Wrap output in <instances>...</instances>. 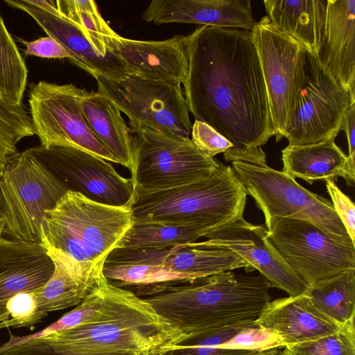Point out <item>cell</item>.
Listing matches in <instances>:
<instances>
[{"label":"cell","mask_w":355,"mask_h":355,"mask_svg":"<svg viewBox=\"0 0 355 355\" xmlns=\"http://www.w3.org/2000/svg\"><path fill=\"white\" fill-rule=\"evenodd\" d=\"M187 44L189 111L232 144L226 162L267 166L261 146L275 131L252 31L202 26L187 35Z\"/></svg>","instance_id":"1"},{"label":"cell","mask_w":355,"mask_h":355,"mask_svg":"<svg viewBox=\"0 0 355 355\" xmlns=\"http://www.w3.org/2000/svg\"><path fill=\"white\" fill-rule=\"evenodd\" d=\"M271 288L261 274L226 271L189 282L139 286L136 294L186 335L255 321L270 301Z\"/></svg>","instance_id":"2"},{"label":"cell","mask_w":355,"mask_h":355,"mask_svg":"<svg viewBox=\"0 0 355 355\" xmlns=\"http://www.w3.org/2000/svg\"><path fill=\"white\" fill-rule=\"evenodd\" d=\"M104 299L96 316L86 323L45 336L79 351L156 354L182 336L135 293L105 278Z\"/></svg>","instance_id":"3"},{"label":"cell","mask_w":355,"mask_h":355,"mask_svg":"<svg viewBox=\"0 0 355 355\" xmlns=\"http://www.w3.org/2000/svg\"><path fill=\"white\" fill-rule=\"evenodd\" d=\"M247 196L232 167L221 163L212 173L185 184L134 187L129 205L135 218L214 229L243 216Z\"/></svg>","instance_id":"4"},{"label":"cell","mask_w":355,"mask_h":355,"mask_svg":"<svg viewBox=\"0 0 355 355\" xmlns=\"http://www.w3.org/2000/svg\"><path fill=\"white\" fill-rule=\"evenodd\" d=\"M60 179L28 149L19 152L0 175V220L10 239L41 243L45 211L67 193Z\"/></svg>","instance_id":"5"},{"label":"cell","mask_w":355,"mask_h":355,"mask_svg":"<svg viewBox=\"0 0 355 355\" xmlns=\"http://www.w3.org/2000/svg\"><path fill=\"white\" fill-rule=\"evenodd\" d=\"M232 167L247 195L263 212L265 223L278 218L306 220L334 239L355 245L327 199L268 165L234 161Z\"/></svg>","instance_id":"6"},{"label":"cell","mask_w":355,"mask_h":355,"mask_svg":"<svg viewBox=\"0 0 355 355\" xmlns=\"http://www.w3.org/2000/svg\"><path fill=\"white\" fill-rule=\"evenodd\" d=\"M98 92L108 97L124 113L130 129L137 134L150 129L180 138H189L191 123L180 84L125 73L112 78L92 76Z\"/></svg>","instance_id":"7"},{"label":"cell","mask_w":355,"mask_h":355,"mask_svg":"<svg viewBox=\"0 0 355 355\" xmlns=\"http://www.w3.org/2000/svg\"><path fill=\"white\" fill-rule=\"evenodd\" d=\"M264 225L270 244L308 286L355 270V245L331 237L311 223L278 218Z\"/></svg>","instance_id":"8"},{"label":"cell","mask_w":355,"mask_h":355,"mask_svg":"<svg viewBox=\"0 0 355 355\" xmlns=\"http://www.w3.org/2000/svg\"><path fill=\"white\" fill-rule=\"evenodd\" d=\"M220 164L189 138L150 129L133 136L130 178L134 187L155 190L178 187L212 173Z\"/></svg>","instance_id":"9"},{"label":"cell","mask_w":355,"mask_h":355,"mask_svg":"<svg viewBox=\"0 0 355 355\" xmlns=\"http://www.w3.org/2000/svg\"><path fill=\"white\" fill-rule=\"evenodd\" d=\"M268 94L276 141L284 137L306 77L307 50L264 16L252 28Z\"/></svg>","instance_id":"10"},{"label":"cell","mask_w":355,"mask_h":355,"mask_svg":"<svg viewBox=\"0 0 355 355\" xmlns=\"http://www.w3.org/2000/svg\"><path fill=\"white\" fill-rule=\"evenodd\" d=\"M85 91L73 84L46 80L32 84L28 103L35 135L44 148H78L119 164L96 137L85 119L80 101Z\"/></svg>","instance_id":"11"},{"label":"cell","mask_w":355,"mask_h":355,"mask_svg":"<svg viewBox=\"0 0 355 355\" xmlns=\"http://www.w3.org/2000/svg\"><path fill=\"white\" fill-rule=\"evenodd\" d=\"M306 80L299 92L284 137L288 145L335 140L355 95L329 73L315 54L307 51Z\"/></svg>","instance_id":"12"},{"label":"cell","mask_w":355,"mask_h":355,"mask_svg":"<svg viewBox=\"0 0 355 355\" xmlns=\"http://www.w3.org/2000/svg\"><path fill=\"white\" fill-rule=\"evenodd\" d=\"M28 150L67 187L89 199L112 206L129 205L134 193L131 178L121 175L110 163L87 150L67 146Z\"/></svg>","instance_id":"13"},{"label":"cell","mask_w":355,"mask_h":355,"mask_svg":"<svg viewBox=\"0 0 355 355\" xmlns=\"http://www.w3.org/2000/svg\"><path fill=\"white\" fill-rule=\"evenodd\" d=\"M45 217L64 225L102 264L119 248L135 219L130 205L100 203L72 191H68L53 209L46 211Z\"/></svg>","instance_id":"14"},{"label":"cell","mask_w":355,"mask_h":355,"mask_svg":"<svg viewBox=\"0 0 355 355\" xmlns=\"http://www.w3.org/2000/svg\"><path fill=\"white\" fill-rule=\"evenodd\" d=\"M8 6L28 14L69 53V60L92 76L115 78L126 73L125 65L112 50V38L92 33L61 15L35 8L26 0H6ZM117 34V33H116Z\"/></svg>","instance_id":"15"},{"label":"cell","mask_w":355,"mask_h":355,"mask_svg":"<svg viewBox=\"0 0 355 355\" xmlns=\"http://www.w3.org/2000/svg\"><path fill=\"white\" fill-rule=\"evenodd\" d=\"M265 225H253L241 216L211 230L200 243L223 247L243 259L251 269L257 270L272 287L289 296L305 294L308 286L285 263L270 244Z\"/></svg>","instance_id":"16"},{"label":"cell","mask_w":355,"mask_h":355,"mask_svg":"<svg viewBox=\"0 0 355 355\" xmlns=\"http://www.w3.org/2000/svg\"><path fill=\"white\" fill-rule=\"evenodd\" d=\"M112 49L125 65L126 73L171 83H184L188 73L187 36L161 41L128 39L116 34Z\"/></svg>","instance_id":"17"},{"label":"cell","mask_w":355,"mask_h":355,"mask_svg":"<svg viewBox=\"0 0 355 355\" xmlns=\"http://www.w3.org/2000/svg\"><path fill=\"white\" fill-rule=\"evenodd\" d=\"M250 0H153L141 15L155 24H196L252 31L257 21Z\"/></svg>","instance_id":"18"},{"label":"cell","mask_w":355,"mask_h":355,"mask_svg":"<svg viewBox=\"0 0 355 355\" xmlns=\"http://www.w3.org/2000/svg\"><path fill=\"white\" fill-rule=\"evenodd\" d=\"M53 268L41 243L0 238V322L8 319L7 302L18 293L41 288Z\"/></svg>","instance_id":"19"},{"label":"cell","mask_w":355,"mask_h":355,"mask_svg":"<svg viewBox=\"0 0 355 355\" xmlns=\"http://www.w3.org/2000/svg\"><path fill=\"white\" fill-rule=\"evenodd\" d=\"M254 324L275 332L284 347L328 336L342 327L318 309L305 294L270 300Z\"/></svg>","instance_id":"20"},{"label":"cell","mask_w":355,"mask_h":355,"mask_svg":"<svg viewBox=\"0 0 355 355\" xmlns=\"http://www.w3.org/2000/svg\"><path fill=\"white\" fill-rule=\"evenodd\" d=\"M316 56L337 82L355 95V0H327L324 32Z\"/></svg>","instance_id":"21"},{"label":"cell","mask_w":355,"mask_h":355,"mask_svg":"<svg viewBox=\"0 0 355 355\" xmlns=\"http://www.w3.org/2000/svg\"><path fill=\"white\" fill-rule=\"evenodd\" d=\"M53 263V271L44 286L35 291L41 320L49 313L80 304L101 284L83 273L61 252L44 246ZM104 277V276H103Z\"/></svg>","instance_id":"22"},{"label":"cell","mask_w":355,"mask_h":355,"mask_svg":"<svg viewBox=\"0 0 355 355\" xmlns=\"http://www.w3.org/2000/svg\"><path fill=\"white\" fill-rule=\"evenodd\" d=\"M270 22L317 55L322 42L327 0H265Z\"/></svg>","instance_id":"23"},{"label":"cell","mask_w":355,"mask_h":355,"mask_svg":"<svg viewBox=\"0 0 355 355\" xmlns=\"http://www.w3.org/2000/svg\"><path fill=\"white\" fill-rule=\"evenodd\" d=\"M103 274L119 287L189 282L163 266L160 249L116 248L106 258Z\"/></svg>","instance_id":"24"},{"label":"cell","mask_w":355,"mask_h":355,"mask_svg":"<svg viewBox=\"0 0 355 355\" xmlns=\"http://www.w3.org/2000/svg\"><path fill=\"white\" fill-rule=\"evenodd\" d=\"M81 108L99 141L130 171L132 165L133 136L116 105L98 92L85 91Z\"/></svg>","instance_id":"25"},{"label":"cell","mask_w":355,"mask_h":355,"mask_svg":"<svg viewBox=\"0 0 355 355\" xmlns=\"http://www.w3.org/2000/svg\"><path fill=\"white\" fill-rule=\"evenodd\" d=\"M163 266L189 282L212 275L244 268L252 270L249 264L232 250L193 242L171 248L160 249Z\"/></svg>","instance_id":"26"},{"label":"cell","mask_w":355,"mask_h":355,"mask_svg":"<svg viewBox=\"0 0 355 355\" xmlns=\"http://www.w3.org/2000/svg\"><path fill=\"white\" fill-rule=\"evenodd\" d=\"M347 155L329 139L313 144L288 145L282 150L283 172L313 184L345 178Z\"/></svg>","instance_id":"27"},{"label":"cell","mask_w":355,"mask_h":355,"mask_svg":"<svg viewBox=\"0 0 355 355\" xmlns=\"http://www.w3.org/2000/svg\"><path fill=\"white\" fill-rule=\"evenodd\" d=\"M212 228L196 224L135 218L119 248L166 249L196 242Z\"/></svg>","instance_id":"28"},{"label":"cell","mask_w":355,"mask_h":355,"mask_svg":"<svg viewBox=\"0 0 355 355\" xmlns=\"http://www.w3.org/2000/svg\"><path fill=\"white\" fill-rule=\"evenodd\" d=\"M313 304L340 326L354 320L355 270L318 282L305 293Z\"/></svg>","instance_id":"29"},{"label":"cell","mask_w":355,"mask_h":355,"mask_svg":"<svg viewBox=\"0 0 355 355\" xmlns=\"http://www.w3.org/2000/svg\"><path fill=\"white\" fill-rule=\"evenodd\" d=\"M253 326H256L254 321L182 335L171 346L151 355H259L266 351L228 349L219 347L242 329Z\"/></svg>","instance_id":"30"},{"label":"cell","mask_w":355,"mask_h":355,"mask_svg":"<svg viewBox=\"0 0 355 355\" xmlns=\"http://www.w3.org/2000/svg\"><path fill=\"white\" fill-rule=\"evenodd\" d=\"M41 244L61 252L87 276L98 281L103 277V264L82 240L61 223L45 217Z\"/></svg>","instance_id":"31"},{"label":"cell","mask_w":355,"mask_h":355,"mask_svg":"<svg viewBox=\"0 0 355 355\" xmlns=\"http://www.w3.org/2000/svg\"><path fill=\"white\" fill-rule=\"evenodd\" d=\"M28 71L0 15V93L10 105L23 103Z\"/></svg>","instance_id":"32"},{"label":"cell","mask_w":355,"mask_h":355,"mask_svg":"<svg viewBox=\"0 0 355 355\" xmlns=\"http://www.w3.org/2000/svg\"><path fill=\"white\" fill-rule=\"evenodd\" d=\"M35 135L30 114L24 103L13 106L0 93V175L17 153L18 143Z\"/></svg>","instance_id":"33"},{"label":"cell","mask_w":355,"mask_h":355,"mask_svg":"<svg viewBox=\"0 0 355 355\" xmlns=\"http://www.w3.org/2000/svg\"><path fill=\"white\" fill-rule=\"evenodd\" d=\"M284 347L278 355H355L354 320L334 334Z\"/></svg>","instance_id":"34"},{"label":"cell","mask_w":355,"mask_h":355,"mask_svg":"<svg viewBox=\"0 0 355 355\" xmlns=\"http://www.w3.org/2000/svg\"><path fill=\"white\" fill-rule=\"evenodd\" d=\"M105 278V277H103L100 285L80 304L73 310L64 314L56 322L31 335L19 337L11 334L9 339L10 344L15 345L30 339L60 332L86 323L93 319L102 307L104 299L103 282Z\"/></svg>","instance_id":"35"},{"label":"cell","mask_w":355,"mask_h":355,"mask_svg":"<svg viewBox=\"0 0 355 355\" xmlns=\"http://www.w3.org/2000/svg\"><path fill=\"white\" fill-rule=\"evenodd\" d=\"M55 3L61 15L87 31L107 38H112L116 35L99 13L94 1L58 0Z\"/></svg>","instance_id":"36"},{"label":"cell","mask_w":355,"mask_h":355,"mask_svg":"<svg viewBox=\"0 0 355 355\" xmlns=\"http://www.w3.org/2000/svg\"><path fill=\"white\" fill-rule=\"evenodd\" d=\"M0 355H143L137 352L79 351L44 337L30 339L0 352Z\"/></svg>","instance_id":"37"},{"label":"cell","mask_w":355,"mask_h":355,"mask_svg":"<svg viewBox=\"0 0 355 355\" xmlns=\"http://www.w3.org/2000/svg\"><path fill=\"white\" fill-rule=\"evenodd\" d=\"M8 319L0 322V329L31 327L42 321L38 314L35 291L20 292L6 303Z\"/></svg>","instance_id":"38"},{"label":"cell","mask_w":355,"mask_h":355,"mask_svg":"<svg viewBox=\"0 0 355 355\" xmlns=\"http://www.w3.org/2000/svg\"><path fill=\"white\" fill-rule=\"evenodd\" d=\"M219 347L228 349L264 352L284 346L279 336L273 331L253 326L242 329Z\"/></svg>","instance_id":"39"},{"label":"cell","mask_w":355,"mask_h":355,"mask_svg":"<svg viewBox=\"0 0 355 355\" xmlns=\"http://www.w3.org/2000/svg\"><path fill=\"white\" fill-rule=\"evenodd\" d=\"M191 141L204 154L209 157L225 153L232 144L209 125L198 121L191 126Z\"/></svg>","instance_id":"40"},{"label":"cell","mask_w":355,"mask_h":355,"mask_svg":"<svg viewBox=\"0 0 355 355\" xmlns=\"http://www.w3.org/2000/svg\"><path fill=\"white\" fill-rule=\"evenodd\" d=\"M331 204L352 241L355 243V207L352 200L336 186L335 182H325Z\"/></svg>","instance_id":"41"},{"label":"cell","mask_w":355,"mask_h":355,"mask_svg":"<svg viewBox=\"0 0 355 355\" xmlns=\"http://www.w3.org/2000/svg\"><path fill=\"white\" fill-rule=\"evenodd\" d=\"M341 130L345 132L348 144V155H347L344 179L347 186L354 187L355 183V103H352L347 110Z\"/></svg>","instance_id":"42"},{"label":"cell","mask_w":355,"mask_h":355,"mask_svg":"<svg viewBox=\"0 0 355 355\" xmlns=\"http://www.w3.org/2000/svg\"><path fill=\"white\" fill-rule=\"evenodd\" d=\"M25 46L26 55L43 58H69V53L54 38L50 36L42 37L33 41L28 42L21 40Z\"/></svg>","instance_id":"43"},{"label":"cell","mask_w":355,"mask_h":355,"mask_svg":"<svg viewBox=\"0 0 355 355\" xmlns=\"http://www.w3.org/2000/svg\"><path fill=\"white\" fill-rule=\"evenodd\" d=\"M279 352V348L267 350L259 355H278Z\"/></svg>","instance_id":"44"},{"label":"cell","mask_w":355,"mask_h":355,"mask_svg":"<svg viewBox=\"0 0 355 355\" xmlns=\"http://www.w3.org/2000/svg\"><path fill=\"white\" fill-rule=\"evenodd\" d=\"M3 222L0 220V238L3 236Z\"/></svg>","instance_id":"45"}]
</instances>
